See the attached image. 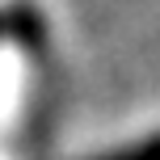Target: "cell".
<instances>
[{"mask_svg": "<svg viewBox=\"0 0 160 160\" xmlns=\"http://www.w3.org/2000/svg\"><path fill=\"white\" fill-rule=\"evenodd\" d=\"M101 160H160V135L143 139V143H131V148H122L114 156H101Z\"/></svg>", "mask_w": 160, "mask_h": 160, "instance_id": "6da1fadb", "label": "cell"}]
</instances>
